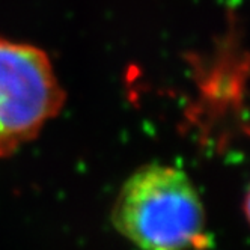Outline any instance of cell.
<instances>
[{
    "label": "cell",
    "instance_id": "1",
    "mask_svg": "<svg viewBox=\"0 0 250 250\" xmlns=\"http://www.w3.org/2000/svg\"><path fill=\"white\" fill-rule=\"evenodd\" d=\"M112 223L139 250H202L209 243L201 194L183 169L170 165L133 172L118 191Z\"/></svg>",
    "mask_w": 250,
    "mask_h": 250
},
{
    "label": "cell",
    "instance_id": "2",
    "mask_svg": "<svg viewBox=\"0 0 250 250\" xmlns=\"http://www.w3.org/2000/svg\"><path fill=\"white\" fill-rule=\"evenodd\" d=\"M65 100L47 51L0 35V158L37 139Z\"/></svg>",
    "mask_w": 250,
    "mask_h": 250
},
{
    "label": "cell",
    "instance_id": "3",
    "mask_svg": "<svg viewBox=\"0 0 250 250\" xmlns=\"http://www.w3.org/2000/svg\"><path fill=\"white\" fill-rule=\"evenodd\" d=\"M243 209H244V214H246V220L250 226V186L247 188V193L244 196V204H243Z\"/></svg>",
    "mask_w": 250,
    "mask_h": 250
}]
</instances>
